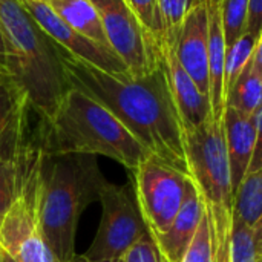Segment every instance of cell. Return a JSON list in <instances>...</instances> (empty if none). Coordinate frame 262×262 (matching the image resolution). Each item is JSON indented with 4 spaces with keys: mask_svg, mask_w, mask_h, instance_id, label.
<instances>
[{
    "mask_svg": "<svg viewBox=\"0 0 262 262\" xmlns=\"http://www.w3.org/2000/svg\"><path fill=\"white\" fill-rule=\"evenodd\" d=\"M61 63L71 88L109 109L150 155L189 177L183 124L163 61L149 74H111L63 49Z\"/></svg>",
    "mask_w": 262,
    "mask_h": 262,
    "instance_id": "1",
    "label": "cell"
},
{
    "mask_svg": "<svg viewBox=\"0 0 262 262\" xmlns=\"http://www.w3.org/2000/svg\"><path fill=\"white\" fill-rule=\"evenodd\" d=\"M2 64L25 92L31 109L49 120L71 89L58 46L25 11L18 0H0Z\"/></svg>",
    "mask_w": 262,
    "mask_h": 262,
    "instance_id": "2",
    "label": "cell"
},
{
    "mask_svg": "<svg viewBox=\"0 0 262 262\" xmlns=\"http://www.w3.org/2000/svg\"><path fill=\"white\" fill-rule=\"evenodd\" d=\"M106 181L97 157L58 154L45 147L40 167L38 223L43 239L60 262H72L77 256L78 220L89 204L98 201Z\"/></svg>",
    "mask_w": 262,
    "mask_h": 262,
    "instance_id": "3",
    "label": "cell"
},
{
    "mask_svg": "<svg viewBox=\"0 0 262 262\" xmlns=\"http://www.w3.org/2000/svg\"><path fill=\"white\" fill-rule=\"evenodd\" d=\"M40 124L51 152L106 157L129 172L150 155L109 109L75 88L66 92L49 120L40 118Z\"/></svg>",
    "mask_w": 262,
    "mask_h": 262,
    "instance_id": "4",
    "label": "cell"
},
{
    "mask_svg": "<svg viewBox=\"0 0 262 262\" xmlns=\"http://www.w3.org/2000/svg\"><path fill=\"white\" fill-rule=\"evenodd\" d=\"M193 181L210 232L212 262H230L235 221V193L230 181L223 121L210 117L201 126L183 130Z\"/></svg>",
    "mask_w": 262,
    "mask_h": 262,
    "instance_id": "5",
    "label": "cell"
},
{
    "mask_svg": "<svg viewBox=\"0 0 262 262\" xmlns=\"http://www.w3.org/2000/svg\"><path fill=\"white\" fill-rule=\"evenodd\" d=\"M43 152L40 118L32 124L31 117L17 149L15 195L0 226V249L17 262H60L43 239L38 223Z\"/></svg>",
    "mask_w": 262,
    "mask_h": 262,
    "instance_id": "6",
    "label": "cell"
},
{
    "mask_svg": "<svg viewBox=\"0 0 262 262\" xmlns=\"http://www.w3.org/2000/svg\"><path fill=\"white\" fill-rule=\"evenodd\" d=\"M101 220L86 259H120L140 239L149 235L138 209L132 183L118 186L106 181L100 190Z\"/></svg>",
    "mask_w": 262,
    "mask_h": 262,
    "instance_id": "7",
    "label": "cell"
},
{
    "mask_svg": "<svg viewBox=\"0 0 262 262\" xmlns=\"http://www.w3.org/2000/svg\"><path fill=\"white\" fill-rule=\"evenodd\" d=\"M189 177L149 155L130 172V183L150 238L167 232L178 215Z\"/></svg>",
    "mask_w": 262,
    "mask_h": 262,
    "instance_id": "8",
    "label": "cell"
},
{
    "mask_svg": "<svg viewBox=\"0 0 262 262\" xmlns=\"http://www.w3.org/2000/svg\"><path fill=\"white\" fill-rule=\"evenodd\" d=\"M91 2L98 11L111 48L130 75H146L161 63V48L141 26L126 0Z\"/></svg>",
    "mask_w": 262,
    "mask_h": 262,
    "instance_id": "9",
    "label": "cell"
},
{
    "mask_svg": "<svg viewBox=\"0 0 262 262\" xmlns=\"http://www.w3.org/2000/svg\"><path fill=\"white\" fill-rule=\"evenodd\" d=\"M35 23L66 52L111 74H129L123 60L109 46L94 41L63 21L48 3L18 0Z\"/></svg>",
    "mask_w": 262,
    "mask_h": 262,
    "instance_id": "10",
    "label": "cell"
},
{
    "mask_svg": "<svg viewBox=\"0 0 262 262\" xmlns=\"http://www.w3.org/2000/svg\"><path fill=\"white\" fill-rule=\"evenodd\" d=\"M175 54L200 91L209 97V14L203 2L187 11L175 37Z\"/></svg>",
    "mask_w": 262,
    "mask_h": 262,
    "instance_id": "11",
    "label": "cell"
},
{
    "mask_svg": "<svg viewBox=\"0 0 262 262\" xmlns=\"http://www.w3.org/2000/svg\"><path fill=\"white\" fill-rule=\"evenodd\" d=\"M175 37L166 38L161 45V61L181 118L183 130H190L212 117V107L209 97L200 91L193 78L181 66L175 54Z\"/></svg>",
    "mask_w": 262,
    "mask_h": 262,
    "instance_id": "12",
    "label": "cell"
},
{
    "mask_svg": "<svg viewBox=\"0 0 262 262\" xmlns=\"http://www.w3.org/2000/svg\"><path fill=\"white\" fill-rule=\"evenodd\" d=\"M224 141L230 170L233 193L249 173L256 144V115H246L230 106H226L224 117Z\"/></svg>",
    "mask_w": 262,
    "mask_h": 262,
    "instance_id": "13",
    "label": "cell"
},
{
    "mask_svg": "<svg viewBox=\"0 0 262 262\" xmlns=\"http://www.w3.org/2000/svg\"><path fill=\"white\" fill-rule=\"evenodd\" d=\"M203 204L193 181L189 178L184 192L183 206L166 233L152 238L160 255L167 262H181L187 252L198 226L203 220Z\"/></svg>",
    "mask_w": 262,
    "mask_h": 262,
    "instance_id": "14",
    "label": "cell"
},
{
    "mask_svg": "<svg viewBox=\"0 0 262 262\" xmlns=\"http://www.w3.org/2000/svg\"><path fill=\"white\" fill-rule=\"evenodd\" d=\"M32 112L29 103H26L17 112L8 129L0 135V226L15 195L17 149Z\"/></svg>",
    "mask_w": 262,
    "mask_h": 262,
    "instance_id": "15",
    "label": "cell"
},
{
    "mask_svg": "<svg viewBox=\"0 0 262 262\" xmlns=\"http://www.w3.org/2000/svg\"><path fill=\"white\" fill-rule=\"evenodd\" d=\"M209 14V100L212 117L223 121L226 111L224 68H226V40L221 26L220 8L207 9Z\"/></svg>",
    "mask_w": 262,
    "mask_h": 262,
    "instance_id": "16",
    "label": "cell"
},
{
    "mask_svg": "<svg viewBox=\"0 0 262 262\" xmlns=\"http://www.w3.org/2000/svg\"><path fill=\"white\" fill-rule=\"evenodd\" d=\"M48 5L71 28L94 41L111 48L98 11L91 0H52Z\"/></svg>",
    "mask_w": 262,
    "mask_h": 262,
    "instance_id": "17",
    "label": "cell"
},
{
    "mask_svg": "<svg viewBox=\"0 0 262 262\" xmlns=\"http://www.w3.org/2000/svg\"><path fill=\"white\" fill-rule=\"evenodd\" d=\"M226 106L246 115H258L262 107V72L253 55L227 91Z\"/></svg>",
    "mask_w": 262,
    "mask_h": 262,
    "instance_id": "18",
    "label": "cell"
},
{
    "mask_svg": "<svg viewBox=\"0 0 262 262\" xmlns=\"http://www.w3.org/2000/svg\"><path fill=\"white\" fill-rule=\"evenodd\" d=\"M235 216L249 227L262 221V167L249 172L235 193Z\"/></svg>",
    "mask_w": 262,
    "mask_h": 262,
    "instance_id": "19",
    "label": "cell"
},
{
    "mask_svg": "<svg viewBox=\"0 0 262 262\" xmlns=\"http://www.w3.org/2000/svg\"><path fill=\"white\" fill-rule=\"evenodd\" d=\"M230 262H262V221L249 227L235 216Z\"/></svg>",
    "mask_w": 262,
    "mask_h": 262,
    "instance_id": "20",
    "label": "cell"
},
{
    "mask_svg": "<svg viewBox=\"0 0 262 262\" xmlns=\"http://www.w3.org/2000/svg\"><path fill=\"white\" fill-rule=\"evenodd\" d=\"M250 0H223L220 5L221 26L226 40V49L230 48L247 31Z\"/></svg>",
    "mask_w": 262,
    "mask_h": 262,
    "instance_id": "21",
    "label": "cell"
},
{
    "mask_svg": "<svg viewBox=\"0 0 262 262\" xmlns=\"http://www.w3.org/2000/svg\"><path fill=\"white\" fill-rule=\"evenodd\" d=\"M258 38L252 34L246 32L243 37H239L230 48L226 49V68H224V89L226 94L238 78V75L243 72L246 64L250 61L256 46Z\"/></svg>",
    "mask_w": 262,
    "mask_h": 262,
    "instance_id": "22",
    "label": "cell"
},
{
    "mask_svg": "<svg viewBox=\"0 0 262 262\" xmlns=\"http://www.w3.org/2000/svg\"><path fill=\"white\" fill-rule=\"evenodd\" d=\"M146 32L161 48L166 38V28L161 17L158 0H126Z\"/></svg>",
    "mask_w": 262,
    "mask_h": 262,
    "instance_id": "23",
    "label": "cell"
},
{
    "mask_svg": "<svg viewBox=\"0 0 262 262\" xmlns=\"http://www.w3.org/2000/svg\"><path fill=\"white\" fill-rule=\"evenodd\" d=\"M26 103L28 98L25 92L12 80L11 75L0 80V135L8 129L17 112Z\"/></svg>",
    "mask_w": 262,
    "mask_h": 262,
    "instance_id": "24",
    "label": "cell"
},
{
    "mask_svg": "<svg viewBox=\"0 0 262 262\" xmlns=\"http://www.w3.org/2000/svg\"><path fill=\"white\" fill-rule=\"evenodd\" d=\"M195 0H158L161 17L166 28V38H172L178 34L183 20ZM164 38V40H166Z\"/></svg>",
    "mask_w": 262,
    "mask_h": 262,
    "instance_id": "25",
    "label": "cell"
},
{
    "mask_svg": "<svg viewBox=\"0 0 262 262\" xmlns=\"http://www.w3.org/2000/svg\"><path fill=\"white\" fill-rule=\"evenodd\" d=\"M181 262H212V247H210V232L206 213L198 226V230L183 256Z\"/></svg>",
    "mask_w": 262,
    "mask_h": 262,
    "instance_id": "26",
    "label": "cell"
},
{
    "mask_svg": "<svg viewBox=\"0 0 262 262\" xmlns=\"http://www.w3.org/2000/svg\"><path fill=\"white\" fill-rule=\"evenodd\" d=\"M123 259L124 262H160V252L150 235H146L127 250Z\"/></svg>",
    "mask_w": 262,
    "mask_h": 262,
    "instance_id": "27",
    "label": "cell"
},
{
    "mask_svg": "<svg viewBox=\"0 0 262 262\" xmlns=\"http://www.w3.org/2000/svg\"><path fill=\"white\" fill-rule=\"evenodd\" d=\"M258 40L262 34V0H250L249 5V20H247V31Z\"/></svg>",
    "mask_w": 262,
    "mask_h": 262,
    "instance_id": "28",
    "label": "cell"
},
{
    "mask_svg": "<svg viewBox=\"0 0 262 262\" xmlns=\"http://www.w3.org/2000/svg\"><path fill=\"white\" fill-rule=\"evenodd\" d=\"M262 167V107L256 115V144L249 172H255Z\"/></svg>",
    "mask_w": 262,
    "mask_h": 262,
    "instance_id": "29",
    "label": "cell"
},
{
    "mask_svg": "<svg viewBox=\"0 0 262 262\" xmlns=\"http://www.w3.org/2000/svg\"><path fill=\"white\" fill-rule=\"evenodd\" d=\"M253 58L258 63V66H259L262 72V38H259V41H258V46H256V49L253 52Z\"/></svg>",
    "mask_w": 262,
    "mask_h": 262,
    "instance_id": "30",
    "label": "cell"
},
{
    "mask_svg": "<svg viewBox=\"0 0 262 262\" xmlns=\"http://www.w3.org/2000/svg\"><path fill=\"white\" fill-rule=\"evenodd\" d=\"M72 262H124L123 258H120V259H100V261H91V259H86L83 255L81 256H75Z\"/></svg>",
    "mask_w": 262,
    "mask_h": 262,
    "instance_id": "31",
    "label": "cell"
},
{
    "mask_svg": "<svg viewBox=\"0 0 262 262\" xmlns=\"http://www.w3.org/2000/svg\"><path fill=\"white\" fill-rule=\"evenodd\" d=\"M196 2H203L206 5V8L210 9V8H220L223 0H196Z\"/></svg>",
    "mask_w": 262,
    "mask_h": 262,
    "instance_id": "32",
    "label": "cell"
},
{
    "mask_svg": "<svg viewBox=\"0 0 262 262\" xmlns=\"http://www.w3.org/2000/svg\"><path fill=\"white\" fill-rule=\"evenodd\" d=\"M3 54H5V43H3V35H2V31H0V63L3 60Z\"/></svg>",
    "mask_w": 262,
    "mask_h": 262,
    "instance_id": "33",
    "label": "cell"
},
{
    "mask_svg": "<svg viewBox=\"0 0 262 262\" xmlns=\"http://www.w3.org/2000/svg\"><path fill=\"white\" fill-rule=\"evenodd\" d=\"M2 262H17L15 259H12L8 253H5L3 250H2Z\"/></svg>",
    "mask_w": 262,
    "mask_h": 262,
    "instance_id": "34",
    "label": "cell"
},
{
    "mask_svg": "<svg viewBox=\"0 0 262 262\" xmlns=\"http://www.w3.org/2000/svg\"><path fill=\"white\" fill-rule=\"evenodd\" d=\"M6 77H9L8 71H6L3 66H0V80H3V78H6Z\"/></svg>",
    "mask_w": 262,
    "mask_h": 262,
    "instance_id": "35",
    "label": "cell"
},
{
    "mask_svg": "<svg viewBox=\"0 0 262 262\" xmlns=\"http://www.w3.org/2000/svg\"><path fill=\"white\" fill-rule=\"evenodd\" d=\"M31 2H40V3H51L52 0H31Z\"/></svg>",
    "mask_w": 262,
    "mask_h": 262,
    "instance_id": "36",
    "label": "cell"
},
{
    "mask_svg": "<svg viewBox=\"0 0 262 262\" xmlns=\"http://www.w3.org/2000/svg\"><path fill=\"white\" fill-rule=\"evenodd\" d=\"M160 262H167V261H166V259H164V258H163V256L160 255Z\"/></svg>",
    "mask_w": 262,
    "mask_h": 262,
    "instance_id": "37",
    "label": "cell"
},
{
    "mask_svg": "<svg viewBox=\"0 0 262 262\" xmlns=\"http://www.w3.org/2000/svg\"><path fill=\"white\" fill-rule=\"evenodd\" d=\"M0 262H2V249H0Z\"/></svg>",
    "mask_w": 262,
    "mask_h": 262,
    "instance_id": "38",
    "label": "cell"
},
{
    "mask_svg": "<svg viewBox=\"0 0 262 262\" xmlns=\"http://www.w3.org/2000/svg\"><path fill=\"white\" fill-rule=\"evenodd\" d=\"M261 38H262V34H261Z\"/></svg>",
    "mask_w": 262,
    "mask_h": 262,
    "instance_id": "39",
    "label": "cell"
},
{
    "mask_svg": "<svg viewBox=\"0 0 262 262\" xmlns=\"http://www.w3.org/2000/svg\"><path fill=\"white\" fill-rule=\"evenodd\" d=\"M0 66H2V63H0Z\"/></svg>",
    "mask_w": 262,
    "mask_h": 262,
    "instance_id": "40",
    "label": "cell"
}]
</instances>
